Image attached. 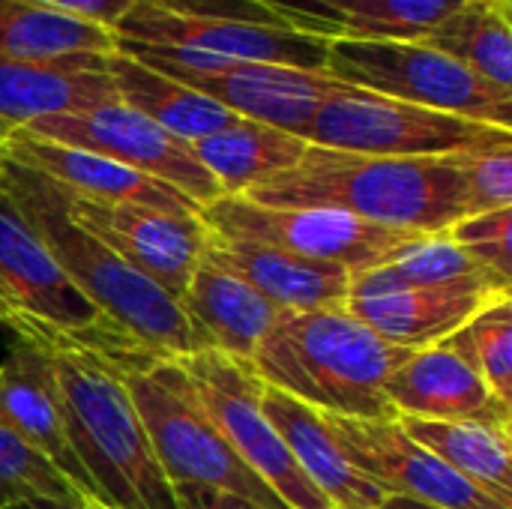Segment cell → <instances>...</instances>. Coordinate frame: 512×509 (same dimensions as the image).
<instances>
[{
  "label": "cell",
  "mask_w": 512,
  "mask_h": 509,
  "mask_svg": "<svg viewBox=\"0 0 512 509\" xmlns=\"http://www.w3.org/2000/svg\"><path fill=\"white\" fill-rule=\"evenodd\" d=\"M261 207H318L354 219L444 234L465 219V180L456 156H369L309 144L297 165L243 192Z\"/></svg>",
  "instance_id": "obj_1"
},
{
  "label": "cell",
  "mask_w": 512,
  "mask_h": 509,
  "mask_svg": "<svg viewBox=\"0 0 512 509\" xmlns=\"http://www.w3.org/2000/svg\"><path fill=\"white\" fill-rule=\"evenodd\" d=\"M411 354L360 324L345 306H330L282 312L249 366L261 384L321 414L396 420L384 387Z\"/></svg>",
  "instance_id": "obj_2"
},
{
  "label": "cell",
  "mask_w": 512,
  "mask_h": 509,
  "mask_svg": "<svg viewBox=\"0 0 512 509\" xmlns=\"http://www.w3.org/2000/svg\"><path fill=\"white\" fill-rule=\"evenodd\" d=\"M0 189L36 228L66 276L120 333L159 357L195 354L180 303L117 252L78 228L66 213V192L33 168L3 159Z\"/></svg>",
  "instance_id": "obj_3"
},
{
  "label": "cell",
  "mask_w": 512,
  "mask_h": 509,
  "mask_svg": "<svg viewBox=\"0 0 512 509\" xmlns=\"http://www.w3.org/2000/svg\"><path fill=\"white\" fill-rule=\"evenodd\" d=\"M51 357L72 450L102 509H180L126 390L123 366L81 348H60Z\"/></svg>",
  "instance_id": "obj_4"
},
{
  "label": "cell",
  "mask_w": 512,
  "mask_h": 509,
  "mask_svg": "<svg viewBox=\"0 0 512 509\" xmlns=\"http://www.w3.org/2000/svg\"><path fill=\"white\" fill-rule=\"evenodd\" d=\"M114 36L309 72H324L333 39L252 0H135Z\"/></svg>",
  "instance_id": "obj_5"
},
{
  "label": "cell",
  "mask_w": 512,
  "mask_h": 509,
  "mask_svg": "<svg viewBox=\"0 0 512 509\" xmlns=\"http://www.w3.org/2000/svg\"><path fill=\"white\" fill-rule=\"evenodd\" d=\"M123 381L174 489H213L252 501L261 509H288L225 444L174 357L123 369Z\"/></svg>",
  "instance_id": "obj_6"
},
{
  "label": "cell",
  "mask_w": 512,
  "mask_h": 509,
  "mask_svg": "<svg viewBox=\"0 0 512 509\" xmlns=\"http://www.w3.org/2000/svg\"><path fill=\"white\" fill-rule=\"evenodd\" d=\"M324 72L399 102L512 129V93L492 87L465 63L420 39L333 36Z\"/></svg>",
  "instance_id": "obj_7"
},
{
  "label": "cell",
  "mask_w": 512,
  "mask_h": 509,
  "mask_svg": "<svg viewBox=\"0 0 512 509\" xmlns=\"http://www.w3.org/2000/svg\"><path fill=\"white\" fill-rule=\"evenodd\" d=\"M114 48L213 99L243 120L267 123L300 138L306 135V126L315 117L318 105L339 87V81L327 72H309L282 63L213 57L189 48L150 45L123 36H114Z\"/></svg>",
  "instance_id": "obj_8"
},
{
  "label": "cell",
  "mask_w": 512,
  "mask_h": 509,
  "mask_svg": "<svg viewBox=\"0 0 512 509\" xmlns=\"http://www.w3.org/2000/svg\"><path fill=\"white\" fill-rule=\"evenodd\" d=\"M510 138L512 129L399 102L342 81L318 105L303 135L315 147L369 156H456Z\"/></svg>",
  "instance_id": "obj_9"
},
{
  "label": "cell",
  "mask_w": 512,
  "mask_h": 509,
  "mask_svg": "<svg viewBox=\"0 0 512 509\" xmlns=\"http://www.w3.org/2000/svg\"><path fill=\"white\" fill-rule=\"evenodd\" d=\"M183 369L198 405L219 429L237 459L279 495L288 509H336L327 495L303 474L276 429L261 411V378L249 363L219 351H195L174 357Z\"/></svg>",
  "instance_id": "obj_10"
},
{
  "label": "cell",
  "mask_w": 512,
  "mask_h": 509,
  "mask_svg": "<svg viewBox=\"0 0 512 509\" xmlns=\"http://www.w3.org/2000/svg\"><path fill=\"white\" fill-rule=\"evenodd\" d=\"M204 225L225 240L276 246L303 258L366 273L387 264L426 234L381 228L339 210L318 207H261L243 195H222L201 207Z\"/></svg>",
  "instance_id": "obj_11"
},
{
  "label": "cell",
  "mask_w": 512,
  "mask_h": 509,
  "mask_svg": "<svg viewBox=\"0 0 512 509\" xmlns=\"http://www.w3.org/2000/svg\"><path fill=\"white\" fill-rule=\"evenodd\" d=\"M21 132L42 141L78 147L111 162H120L132 171H141L147 177H156L189 195L198 207L222 198L219 183L195 159L186 141L174 138L144 114L123 105L120 99L78 114L42 117Z\"/></svg>",
  "instance_id": "obj_12"
},
{
  "label": "cell",
  "mask_w": 512,
  "mask_h": 509,
  "mask_svg": "<svg viewBox=\"0 0 512 509\" xmlns=\"http://www.w3.org/2000/svg\"><path fill=\"white\" fill-rule=\"evenodd\" d=\"M66 213L78 228L117 252L129 267L144 273L177 303L210 240V228L204 225L201 213H171L141 204H102L75 198L69 192Z\"/></svg>",
  "instance_id": "obj_13"
},
{
  "label": "cell",
  "mask_w": 512,
  "mask_h": 509,
  "mask_svg": "<svg viewBox=\"0 0 512 509\" xmlns=\"http://www.w3.org/2000/svg\"><path fill=\"white\" fill-rule=\"evenodd\" d=\"M324 420L342 456L384 495L447 509H512L411 441L396 420H348L333 414H324Z\"/></svg>",
  "instance_id": "obj_14"
},
{
  "label": "cell",
  "mask_w": 512,
  "mask_h": 509,
  "mask_svg": "<svg viewBox=\"0 0 512 509\" xmlns=\"http://www.w3.org/2000/svg\"><path fill=\"white\" fill-rule=\"evenodd\" d=\"M0 414L6 423L30 441L60 477L90 504L102 509V501L81 468L66 426V405L54 375V357L48 348L12 336L0 360Z\"/></svg>",
  "instance_id": "obj_15"
},
{
  "label": "cell",
  "mask_w": 512,
  "mask_h": 509,
  "mask_svg": "<svg viewBox=\"0 0 512 509\" xmlns=\"http://www.w3.org/2000/svg\"><path fill=\"white\" fill-rule=\"evenodd\" d=\"M510 297L512 282L489 276L441 288H396L348 297L345 309L381 339L408 351H420L441 345L468 327L477 315Z\"/></svg>",
  "instance_id": "obj_16"
},
{
  "label": "cell",
  "mask_w": 512,
  "mask_h": 509,
  "mask_svg": "<svg viewBox=\"0 0 512 509\" xmlns=\"http://www.w3.org/2000/svg\"><path fill=\"white\" fill-rule=\"evenodd\" d=\"M108 54L84 51L54 60L0 57V141L42 117L78 114L117 102Z\"/></svg>",
  "instance_id": "obj_17"
},
{
  "label": "cell",
  "mask_w": 512,
  "mask_h": 509,
  "mask_svg": "<svg viewBox=\"0 0 512 509\" xmlns=\"http://www.w3.org/2000/svg\"><path fill=\"white\" fill-rule=\"evenodd\" d=\"M0 156L39 171L42 177L54 180L69 195L84 198V201L141 204V207L171 210V213H201V207L180 189L156 177H147L141 171H132L120 162H111L105 156L78 150V147H66V144L15 132L6 141H0Z\"/></svg>",
  "instance_id": "obj_18"
},
{
  "label": "cell",
  "mask_w": 512,
  "mask_h": 509,
  "mask_svg": "<svg viewBox=\"0 0 512 509\" xmlns=\"http://www.w3.org/2000/svg\"><path fill=\"white\" fill-rule=\"evenodd\" d=\"M396 417L510 426L512 405L501 402L477 369L450 345L414 351L384 387Z\"/></svg>",
  "instance_id": "obj_19"
},
{
  "label": "cell",
  "mask_w": 512,
  "mask_h": 509,
  "mask_svg": "<svg viewBox=\"0 0 512 509\" xmlns=\"http://www.w3.org/2000/svg\"><path fill=\"white\" fill-rule=\"evenodd\" d=\"M201 258L246 282L282 312L345 306L354 285V273L339 264L303 258L276 246L225 240L213 231Z\"/></svg>",
  "instance_id": "obj_20"
},
{
  "label": "cell",
  "mask_w": 512,
  "mask_h": 509,
  "mask_svg": "<svg viewBox=\"0 0 512 509\" xmlns=\"http://www.w3.org/2000/svg\"><path fill=\"white\" fill-rule=\"evenodd\" d=\"M180 309L186 315L195 351H219L240 363H252L261 339L282 315V309L255 288L204 258L180 297Z\"/></svg>",
  "instance_id": "obj_21"
},
{
  "label": "cell",
  "mask_w": 512,
  "mask_h": 509,
  "mask_svg": "<svg viewBox=\"0 0 512 509\" xmlns=\"http://www.w3.org/2000/svg\"><path fill=\"white\" fill-rule=\"evenodd\" d=\"M261 411L288 447V453L294 456V462L327 495L333 507L378 509L384 492L342 456L321 411L267 384L261 390Z\"/></svg>",
  "instance_id": "obj_22"
},
{
  "label": "cell",
  "mask_w": 512,
  "mask_h": 509,
  "mask_svg": "<svg viewBox=\"0 0 512 509\" xmlns=\"http://www.w3.org/2000/svg\"><path fill=\"white\" fill-rule=\"evenodd\" d=\"M108 75L123 105L144 114L147 120H153L156 126H162L165 132H171L186 144L207 138L237 120V114H231L228 108L138 63L135 57L117 48L108 54Z\"/></svg>",
  "instance_id": "obj_23"
},
{
  "label": "cell",
  "mask_w": 512,
  "mask_h": 509,
  "mask_svg": "<svg viewBox=\"0 0 512 509\" xmlns=\"http://www.w3.org/2000/svg\"><path fill=\"white\" fill-rule=\"evenodd\" d=\"M306 147L309 144L300 135L243 117L189 144L195 159L219 183L222 195H243L252 186L288 171L300 162Z\"/></svg>",
  "instance_id": "obj_24"
},
{
  "label": "cell",
  "mask_w": 512,
  "mask_h": 509,
  "mask_svg": "<svg viewBox=\"0 0 512 509\" xmlns=\"http://www.w3.org/2000/svg\"><path fill=\"white\" fill-rule=\"evenodd\" d=\"M402 432L477 489L512 507V429L489 423H450L396 417Z\"/></svg>",
  "instance_id": "obj_25"
},
{
  "label": "cell",
  "mask_w": 512,
  "mask_h": 509,
  "mask_svg": "<svg viewBox=\"0 0 512 509\" xmlns=\"http://www.w3.org/2000/svg\"><path fill=\"white\" fill-rule=\"evenodd\" d=\"M420 42L465 63L492 87L512 93L510 3L465 0L444 24H438Z\"/></svg>",
  "instance_id": "obj_26"
},
{
  "label": "cell",
  "mask_w": 512,
  "mask_h": 509,
  "mask_svg": "<svg viewBox=\"0 0 512 509\" xmlns=\"http://www.w3.org/2000/svg\"><path fill=\"white\" fill-rule=\"evenodd\" d=\"M84 51H114V33L33 0H0V57L54 60Z\"/></svg>",
  "instance_id": "obj_27"
},
{
  "label": "cell",
  "mask_w": 512,
  "mask_h": 509,
  "mask_svg": "<svg viewBox=\"0 0 512 509\" xmlns=\"http://www.w3.org/2000/svg\"><path fill=\"white\" fill-rule=\"evenodd\" d=\"M444 345L465 357L501 402L512 405V297L477 315Z\"/></svg>",
  "instance_id": "obj_28"
},
{
  "label": "cell",
  "mask_w": 512,
  "mask_h": 509,
  "mask_svg": "<svg viewBox=\"0 0 512 509\" xmlns=\"http://www.w3.org/2000/svg\"><path fill=\"white\" fill-rule=\"evenodd\" d=\"M465 0H357L345 15V36L426 39Z\"/></svg>",
  "instance_id": "obj_29"
},
{
  "label": "cell",
  "mask_w": 512,
  "mask_h": 509,
  "mask_svg": "<svg viewBox=\"0 0 512 509\" xmlns=\"http://www.w3.org/2000/svg\"><path fill=\"white\" fill-rule=\"evenodd\" d=\"M30 498L66 501V498H81V495L0 414V509L24 504Z\"/></svg>",
  "instance_id": "obj_30"
},
{
  "label": "cell",
  "mask_w": 512,
  "mask_h": 509,
  "mask_svg": "<svg viewBox=\"0 0 512 509\" xmlns=\"http://www.w3.org/2000/svg\"><path fill=\"white\" fill-rule=\"evenodd\" d=\"M468 216L512 207V138L456 153Z\"/></svg>",
  "instance_id": "obj_31"
},
{
  "label": "cell",
  "mask_w": 512,
  "mask_h": 509,
  "mask_svg": "<svg viewBox=\"0 0 512 509\" xmlns=\"http://www.w3.org/2000/svg\"><path fill=\"white\" fill-rule=\"evenodd\" d=\"M512 207L477 213L453 222L444 234L465 249L477 264L492 270L495 276L512 282Z\"/></svg>",
  "instance_id": "obj_32"
},
{
  "label": "cell",
  "mask_w": 512,
  "mask_h": 509,
  "mask_svg": "<svg viewBox=\"0 0 512 509\" xmlns=\"http://www.w3.org/2000/svg\"><path fill=\"white\" fill-rule=\"evenodd\" d=\"M252 3H261L297 24H303L306 30H315V33H324V36H342L345 33V24L336 12H330L327 6H321L318 0H252Z\"/></svg>",
  "instance_id": "obj_33"
},
{
  "label": "cell",
  "mask_w": 512,
  "mask_h": 509,
  "mask_svg": "<svg viewBox=\"0 0 512 509\" xmlns=\"http://www.w3.org/2000/svg\"><path fill=\"white\" fill-rule=\"evenodd\" d=\"M33 3L48 6L63 15H72V18H81V21H90V24L114 33L117 21L132 9L135 0H33Z\"/></svg>",
  "instance_id": "obj_34"
},
{
  "label": "cell",
  "mask_w": 512,
  "mask_h": 509,
  "mask_svg": "<svg viewBox=\"0 0 512 509\" xmlns=\"http://www.w3.org/2000/svg\"><path fill=\"white\" fill-rule=\"evenodd\" d=\"M177 504L180 509H261L252 501H243L228 492H213V489H195V486H177Z\"/></svg>",
  "instance_id": "obj_35"
},
{
  "label": "cell",
  "mask_w": 512,
  "mask_h": 509,
  "mask_svg": "<svg viewBox=\"0 0 512 509\" xmlns=\"http://www.w3.org/2000/svg\"><path fill=\"white\" fill-rule=\"evenodd\" d=\"M9 509H96L90 507L87 501H81V498H66V501H57V498H30V501H24V504H15V507Z\"/></svg>",
  "instance_id": "obj_36"
},
{
  "label": "cell",
  "mask_w": 512,
  "mask_h": 509,
  "mask_svg": "<svg viewBox=\"0 0 512 509\" xmlns=\"http://www.w3.org/2000/svg\"><path fill=\"white\" fill-rule=\"evenodd\" d=\"M378 509H447L426 504V501H414V498H402V495H384V501L378 504Z\"/></svg>",
  "instance_id": "obj_37"
},
{
  "label": "cell",
  "mask_w": 512,
  "mask_h": 509,
  "mask_svg": "<svg viewBox=\"0 0 512 509\" xmlns=\"http://www.w3.org/2000/svg\"><path fill=\"white\" fill-rule=\"evenodd\" d=\"M318 3H321V6H327L330 12H336V15L342 18V15H345V12H348V9H351L357 0H318Z\"/></svg>",
  "instance_id": "obj_38"
},
{
  "label": "cell",
  "mask_w": 512,
  "mask_h": 509,
  "mask_svg": "<svg viewBox=\"0 0 512 509\" xmlns=\"http://www.w3.org/2000/svg\"><path fill=\"white\" fill-rule=\"evenodd\" d=\"M498 3H510V0H498Z\"/></svg>",
  "instance_id": "obj_39"
},
{
  "label": "cell",
  "mask_w": 512,
  "mask_h": 509,
  "mask_svg": "<svg viewBox=\"0 0 512 509\" xmlns=\"http://www.w3.org/2000/svg\"><path fill=\"white\" fill-rule=\"evenodd\" d=\"M0 174H3V162H0Z\"/></svg>",
  "instance_id": "obj_40"
},
{
  "label": "cell",
  "mask_w": 512,
  "mask_h": 509,
  "mask_svg": "<svg viewBox=\"0 0 512 509\" xmlns=\"http://www.w3.org/2000/svg\"><path fill=\"white\" fill-rule=\"evenodd\" d=\"M0 318H3V312H0Z\"/></svg>",
  "instance_id": "obj_41"
}]
</instances>
